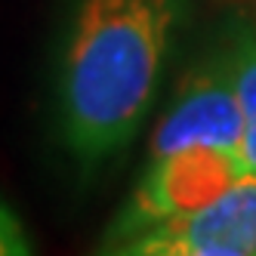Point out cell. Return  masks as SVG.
Listing matches in <instances>:
<instances>
[{"instance_id":"obj_1","label":"cell","mask_w":256,"mask_h":256,"mask_svg":"<svg viewBox=\"0 0 256 256\" xmlns=\"http://www.w3.org/2000/svg\"><path fill=\"white\" fill-rule=\"evenodd\" d=\"M176 0H78L59 59V136L80 167L114 158L142 126Z\"/></svg>"},{"instance_id":"obj_2","label":"cell","mask_w":256,"mask_h":256,"mask_svg":"<svg viewBox=\"0 0 256 256\" xmlns=\"http://www.w3.org/2000/svg\"><path fill=\"white\" fill-rule=\"evenodd\" d=\"M244 173L232 152L192 145L170 154L152 158L139 176L133 194L108 228V241H124L173 216H188L222 198ZM105 241V244H108Z\"/></svg>"},{"instance_id":"obj_3","label":"cell","mask_w":256,"mask_h":256,"mask_svg":"<svg viewBox=\"0 0 256 256\" xmlns=\"http://www.w3.org/2000/svg\"><path fill=\"white\" fill-rule=\"evenodd\" d=\"M244 124L228 59H210L182 78L173 105L154 126L148 152L152 158H160L192 145H207L234 154Z\"/></svg>"},{"instance_id":"obj_4","label":"cell","mask_w":256,"mask_h":256,"mask_svg":"<svg viewBox=\"0 0 256 256\" xmlns=\"http://www.w3.org/2000/svg\"><path fill=\"white\" fill-rule=\"evenodd\" d=\"M152 228L192 250L256 256V176L244 173L222 198H216L204 210L173 216Z\"/></svg>"},{"instance_id":"obj_5","label":"cell","mask_w":256,"mask_h":256,"mask_svg":"<svg viewBox=\"0 0 256 256\" xmlns=\"http://www.w3.org/2000/svg\"><path fill=\"white\" fill-rule=\"evenodd\" d=\"M226 59L244 120H256V34H241Z\"/></svg>"},{"instance_id":"obj_6","label":"cell","mask_w":256,"mask_h":256,"mask_svg":"<svg viewBox=\"0 0 256 256\" xmlns=\"http://www.w3.org/2000/svg\"><path fill=\"white\" fill-rule=\"evenodd\" d=\"M99 256H222V253H204V250L182 247L173 238L160 234L154 228H145V232L124 238V241H108L99 250Z\"/></svg>"},{"instance_id":"obj_7","label":"cell","mask_w":256,"mask_h":256,"mask_svg":"<svg viewBox=\"0 0 256 256\" xmlns=\"http://www.w3.org/2000/svg\"><path fill=\"white\" fill-rule=\"evenodd\" d=\"M0 256H34L25 226L4 200H0Z\"/></svg>"},{"instance_id":"obj_8","label":"cell","mask_w":256,"mask_h":256,"mask_svg":"<svg viewBox=\"0 0 256 256\" xmlns=\"http://www.w3.org/2000/svg\"><path fill=\"white\" fill-rule=\"evenodd\" d=\"M234 160H238V170L241 173L256 176V120L244 124L241 139H238V148H234Z\"/></svg>"}]
</instances>
